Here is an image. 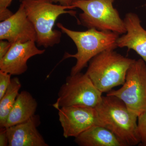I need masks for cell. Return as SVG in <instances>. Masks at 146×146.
<instances>
[{
    "label": "cell",
    "mask_w": 146,
    "mask_h": 146,
    "mask_svg": "<svg viewBox=\"0 0 146 146\" xmlns=\"http://www.w3.org/2000/svg\"><path fill=\"white\" fill-rule=\"evenodd\" d=\"M8 139L6 128H1L0 131V146H8Z\"/></svg>",
    "instance_id": "cell-19"
},
{
    "label": "cell",
    "mask_w": 146,
    "mask_h": 146,
    "mask_svg": "<svg viewBox=\"0 0 146 146\" xmlns=\"http://www.w3.org/2000/svg\"><path fill=\"white\" fill-rule=\"evenodd\" d=\"M38 104L29 92L22 91L18 94L15 104L7 117L5 127L27 121L35 115Z\"/></svg>",
    "instance_id": "cell-13"
},
{
    "label": "cell",
    "mask_w": 146,
    "mask_h": 146,
    "mask_svg": "<svg viewBox=\"0 0 146 146\" xmlns=\"http://www.w3.org/2000/svg\"><path fill=\"white\" fill-rule=\"evenodd\" d=\"M35 42L12 43L8 52L0 60V70L11 75H20L25 72L29 59L36 55L43 54L45 51L38 49Z\"/></svg>",
    "instance_id": "cell-10"
},
{
    "label": "cell",
    "mask_w": 146,
    "mask_h": 146,
    "mask_svg": "<svg viewBox=\"0 0 146 146\" xmlns=\"http://www.w3.org/2000/svg\"><path fill=\"white\" fill-rule=\"evenodd\" d=\"M124 103L137 116L146 109V63L142 59L134 60L127 73L122 86L107 93Z\"/></svg>",
    "instance_id": "cell-7"
},
{
    "label": "cell",
    "mask_w": 146,
    "mask_h": 146,
    "mask_svg": "<svg viewBox=\"0 0 146 146\" xmlns=\"http://www.w3.org/2000/svg\"><path fill=\"white\" fill-rule=\"evenodd\" d=\"M12 43L5 40L0 41V60L8 52Z\"/></svg>",
    "instance_id": "cell-18"
},
{
    "label": "cell",
    "mask_w": 146,
    "mask_h": 146,
    "mask_svg": "<svg viewBox=\"0 0 146 146\" xmlns=\"http://www.w3.org/2000/svg\"><path fill=\"white\" fill-rule=\"evenodd\" d=\"M11 75L0 70V99L5 94L11 83Z\"/></svg>",
    "instance_id": "cell-17"
},
{
    "label": "cell",
    "mask_w": 146,
    "mask_h": 146,
    "mask_svg": "<svg viewBox=\"0 0 146 146\" xmlns=\"http://www.w3.org/2000/svg\"><path fill=\"white\" fill-rule=\"evenodd\" d=\"M21 1L22 0H20V1ZM51 1L54 3H59V4L61 5L73 7L72 5L77 0H51Z\"/></svg>",
    "instance_id": "cell-20"
},
{
    "label": "cell",
    "mask_w": 146,
    "mask_h": 146,
    "mask_svg": "<svg viewBox=\"0 0 146 146\" xmlns=\"http://www.w3.org/2000/svg\"><path fill=\"white\" fill-rule=\"evenodd\" d=\"M0 39L11 43L28 41L36 42V34L23 4L10 17L0 23Z\"/></svg>",
    "instance_id": "cell-9"
},
{
    "label": "cell",
    "mask_w": 146,
    "mask_h": 146,
    "mask_svg": "<svg viewBox=\"0 0 146 146\" xmlns=\"http://www.w3.org/2000/svg\"><path fill=\"white\" fill-rule=\"evenodd\" d=\"M28 17L34 26L36 34V42L45 48L59 44L61 32L54 29L55 23L62 14L75 16L72 7L54 4L51 0H22Z\"/></svg>",
    "instance_id": "cell-3"
},
{
    "label": "cell",
    "mask_w": 146,
    "mask_h": 146,
    "mask_svg": "<svg viewBox=\"0 0 146 146\" xmlns=\"http://www.w3.org/2000/svg\"><path fill=\"white\" fill-rule=\"evenodd\" d=\"M22 85L17 77L11 79V83L5 94L0 99V127H5L7 120L11 110L19 94Z\"/></svg>",
    "instance_id": "cell-15"
},
{
    "label": "cell",
    "mask_w": 146,
    "mask_h": 146,
    "mask_svg": "<svg viewBox=\"0 0 146 146\" xmlns=\"http://www.w3.org/2000/svg\"><path fill=\"white\" fill-rule=\"evenodd\" d=\"M102 94L86 73L80 72L66 78L58 91L56 101L52 106L58 110L72 106L95 108L101 101Z\"/></svg>",
    "instance_id": "cell-6"
},
{
    "label": "cell",
    "mask_w": 146,
    "mask_h": 146,
    "mask_svg": "<svg viewBox=\"0 0 146 146\" xmlns=\"http://www.w3.org/2000/svg\"><path fill=\"white\" fill-rule=\"evenodd\" d=\"M115 0H77L72 5L82 13L79 16V23L87 28L113 32L119 35L126 31L123 20L113 6Z\"/></svg>",
    "instance_id": "cell-5"
},
{
    "label": "cell",
    "mask_w": 146,
    "mask_h": 146,
    "mask_svg": "<svg viewBox=\"0 0 146 146\" xmlns=\"http://www.w3.org/2000/svg\"><path fill=\"white\" fill-rule=\"evenodd\" d=\"M95 108L100 125L114 133L124 146L140 144L137 133L138 116L121 100L106 95Z\"/></svg>",
    "instance_id": "cell-1"
},
{
    "label": "cell",
    "mask_w": 146,
    "mask_h": 146,
    "mask_svg": "<svg viewBox=\"0 0 146 146\" xmlns=\"http://www.w3.org/2000/svg\"><path fill=\"white\" fill-rule=\"evenodd\" d=\"M57 26L63 33L72 40L77 48V52L72 54L65 53L63 59L74 58L76 62L71 71L70 75L80 72L88 63L97 55L108 50L117 48V41L119 35L113 32L88 29L84 31H75L65 27L60 23Z\"/></svg>",
    "instance_id": "cell-2"
},
{
    "label": "cell",
    "mask_w": 146,
    "mask_h": 146,
    "mask_svg": "<svg viewBox=\"0 0 146 146\" xmlns=\"http://www.w3.org/2000/svg\"><path fill=\"white\" fill-rule=\"evenodd\" d=\"M39 118L35 115L27 121L6 128L9 146H48L37 128Z\"/></svg>",
    "instance_id": "cell-12"
},
{
    "label": "cell",
    "mask_w": 146,
    "mask_h": 146,
    "mask_svg": "<svg viewBox=\"0 0 146 146\" xmlns=\"http://www.w3.org/2000/svg\"><path fill=\"white\" fill-rule=\"evenodd\" d=\"M137 133L140 144L146 146V109L138 116Z\"/></svg>",
    "instance_id": "cell-16"
},
{
    "label": "cell",
    "mask_w": 146,
    "mask_h": 146,
    "mask_svg": "<svg viewBox=\"0 0 146 146\" xmlns=\"http://www.w3.org/2000/svg\"><path fill=\"white\" fill-rule=\"evenodd\" d=\"M123 21L126 32L118 38L117 47L133 50L146 63V30L141 25L140 18L130 12L126 14Z\"/></svg>",
    "instance_id": "cell-11"
},
{
    "label": "cell",
    "mask_w": 146,
    "mask_h": 146,
    "mask_svg": "<svg viewBox=\"0 0 146 146\" xmlns=\"http://www.w3.org/2000/svg\"><path fill=\"white\" fill-rule=\"evenodd\" d=\"M13 13L8 8L0 11V21H2L10 17Z\"/></svg>",
    "instance_id": "cell-21"
},
{
    "label": "cell",
    "mask_w": 146,
    "mask_h": 146,
    "mask_svg": "<svg viewBox=\"0 0 146 146\" xmlns=\"http://www.w3.org/2000/svg\"><path fill=\"white\" fill-rule=\"evenodd\" d=\"M13 0H0V11L8 8Z\"/></svg>",
    "instance_id": "cell-22"
},
{
    "label": "cell",
    "mask_w": 146,
    "mask_h": 146,
    "mask_svg": "<svg viewBox=\"0 0 146 146\" xmlns=\"http://www.w3.org/2000/svg\"><path fill=\"white\" fill-rule=\"evenodd\" d=\"M80 146H124L110 130L101 125H94L75 138Z\"/></svg>",
    "instance_id": "cell-14"
},
{
    "label": "cell",
    "mask_w": 146,
    "mask_h": 146,
    "mask_svg": "<svg viewBox=\"0 0 146 146\" xmlns=\"http://www.w3.org/2000/svg\"><path fill=\"white\" fill-rule=\"evenodd\" d=\"M134 60L114 50L105 51L89 61L85 73L97 89L108 93L124 83L128 70Z\"/></svg>",
    "instance_id": "cell-4"
},
{
    "label": "cell",
    "mask_w": 146,
    "mask_h": 146,
    "mask_svg": "<svg viewBox=\"0 0 146 146\" xmlns=\"http://www.w3.org/2000/svg\"><path fill=\"white\" fill-rule=\"evenodd\" d=\"M58 111L59 121L65 138H76L93 126L101 125L95 108L68 106L61 108Z\"/></svg>",
    "instance_id": "cell-8"
},
{
    "label": "cell",
    "mask_w": 146,
    "mask_h": 146,
    "mask_svg": "<svg viewBox=\"0 0 146 146\" xmlns=\"http://www.w3.org/2000/svg\"><path fill=\"white\" fill-rule=\"evenodd\" d=\"M145 9H146V3L145 4Z\"/></svg>",
    "instance_id": "cell-23"
}]
</instances>
